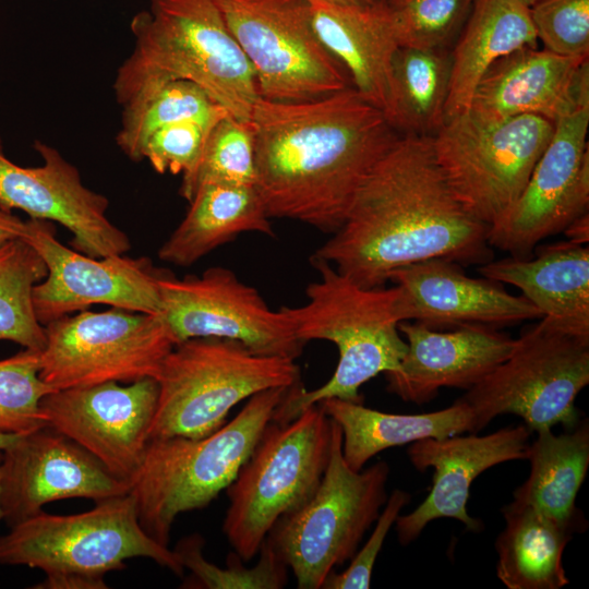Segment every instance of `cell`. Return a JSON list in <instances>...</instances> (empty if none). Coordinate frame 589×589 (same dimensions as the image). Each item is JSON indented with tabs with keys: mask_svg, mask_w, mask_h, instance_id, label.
Returning <instances> with one entry per match:
<instances>
[{
	"mask_svg": "<svg viewBox=\"0 0 589 589\" xmlns=\"http://www.w3.org/2000/svg\"><path fill=\"white\" fill-rule=\"evenodd\" d=\"M488 231L453 192L432 137L408 133L373 167L344 223L312 259L362 287H383L393 271L432 259L490 262Z\"/></svg>",
	"mask_w": 589,
	"mask_h": 589,
	"instance_id": "cell-1",
	"label": "cell"
},
{
	"mask_svg": "<svg viewBox=\"0 0 589 589\" xmlns=\"http://www.w3.org/2000/svg\"><path fill=\"white\" fill-rule=\"evenodd\" d=\"M250 123L256 188L269 217L329 233L398 139L386 116L351 87L304 101L259 98Z\"/></svg>",
	"mask_w": 589,
	"mask_h": 589,
	"instance_id": "cell-2",
	"label": "cell"
},
{
	"mask_svg": "<svg viewBox=\"0 0 589 589\" xmlns=\"http://www.w3.org/2000/svg\"><path fill=\"white\" fill-rule=\"evenodd\" d=\"M312 264L320 279L306 287L305 304L283 310L304 344L332 341L338 349V363L322 386L313 390L302 383L290 387L273 416L278 423L293 420L327 398L362 402L360 387L397 370L407 352L398 325L410 321V309L400 286L365 288L325 261L312 259Z\"/></svg>",
	"mask_w": 589,
	"mask_h": 589,
	"instance_id": "cell-3",
	"label": "cell"
},
{
	"mask_svg": "<svg viewBox=\"0 0 589 589\" xmlns=\"http://www.w3.org/2000/svg\"><path fill=\"white\" fill-rule=\"evenodd\" d=\"M130 28L133 49L113 82L120 105L146 87L184 80L250 122L260 98L255 72L216 0H151Z\"/></svg>",
	"mask_w": 589,
	"mask_h": 589,
	"instance_id": "cell-4",
	"label": "cell"
},
{
	"mask_svg": "<svg viewBox=\"0 0 589 589\" xmlns=\"http://www.w3.org/2000/svg\"><path fill=\"white\" fill-rule=\"evenodd\" d=\"M289 388L253 395L232 420L209 435L148 441L129 493L141 526L154 540L168 546L180 514L206 507L231 484Z\"/></svg>",
	"mask_w": 589,
	"mask_h": 589,
	"instance_id": "cell-5",
	"label": "cell"
},
{
	"mask_svg": "<svg viewBox=\"0 0 589 589\" xmlns=\"http://www.w3.org/2000/svg\"><path fill=\"white\" fill-rule=\"evenodd\" d=\"M151 438H199L226 423L230 410L273 387L301 383L296 360L260 356L242 344L196 337L173 346L163 361Z\"/></svg>",
	"mask_w": 589,
	"mask_h": 589,
	"instance_id": "cell-6",
	"label": "cell"
},
{
	"mask_svg": "<svg viewBox=\"0 0 589 589\" xmlns=\"http://www.w3.org/2000/svg\"><path fill=\"white\" fill-rule=\"evenodd\" d=\"M332 419L318 404L287 423L271 421L226 489L229 506L223 532L247 563L275 522L304 505L328 464Z\"/></svg>",
	"mask_w": 589,
	"mask_h": 589,
	"instance_id": "cell-7",
	"label": "cell"
},
{
	"mask_svg": "<svg viewBox=\"0 0 589 589\" xmlns=\"http://www.w3.org/2000/svg\"><path fill=\"white\" fill-rule=\"evenodd\" d=\"M389 473L383 460L352 470L342 456L341 430L332 420L330 455L316 491L281 516L265 538L299 589H321L337 566L353 557L387 500Z\"/></svg>",
	"mask_w": 589,
	"mask_h": 589,
	"instance_id": "cell-8",
	"label": "cell"
},
{
	"mask_svg": "<svg viewBox=\"0 0 589 589\" xmlns=\"http://www.w3.org/2000/svg\"><path fill=\"white\" fill-rule=\"evenodd\" d=\"M589 384V338L556 329L544 320L527 326L510 354L460 397L472 410L474 433L495 417L516 414L532 433L579 421L575 406Z\"/></svg>",
	"mask_w": 589,
	"mask_h": 589,
	"instance_id": "cell-9",
	"label": "cell"
},
{
	"mask_svg": "<svg viewBox=\"0 0 589 589\" xmlns=\"http://www.w3.org/2000/svg\"><path fill=\"white\" fill-rule=\"evenodd\" d=\"M135 557L149 558L176 576L184 574L175 551L143 529L130 493L97 502L93 509L79 514L41 510L0 537V564L39 568L45 574L105 576Z\"/></svg>",
	"mask_w": 589,
	"mask_h": 589,
	"instance_id": "cell-10",
	"label": "cell"
},
{
	"mask_svg": "<svg viewBox=\"0 0 589 589\" xmlns=\"http://www.w3.org/2000/svg\"><path fill=\"white\" fill-rule=\"evenodd\" d=\"M553 130L536 115L481 121L466 112L445 120L432 144L457 199L491 226L521 194Z\"/></svg>",
	"mask_w": 589,
	"mask_h": 589,
	"instance_id": "cell-11",
	"label": "cell"
},
{
	"mask_svg": "<svg viewBox=\"0 0 589 589\" xmlns=\"http://www.w3.org/2000/svg\"><path fill=\"white\" fill-rule=\"evenodd\" d=\"M255 72L260 98L294 103L342 91L348 73L318 38L305 0H216Z\"/></svg>",
	"mask_w": 589,
	"mask_h": 589,
	"instance_id": "cell-12",
	"label": "cell"
},
{
	"mask_svg": "<svg viewBox=\"0 0 589 589\" xmlns=\"http://www.w3.org/2000/svg\"><path fill=\"white\" fill-rule=\"evenodd\" d=\"M40 377L55 390L105 382L157 380L176 345L160 314L111 308L46 324Z\"/></svg>",
	"mask_w": 589,
	"mask_h": 589,
	"instance_id": "cell-13",
	"label": "cell"
},
{
	"mask_svg": "<svg viewBox=\"0 0 589 589\" xmlns=\"http://www.w3.org/2000/svg\"><path fill=\"white\" fill-rule=\"evenodd\" d=\"M160 316L175 344L196 337L235 340L260 356L296 360L303 351L284 312L272 310L253 287L225 267H211L200 276L158 279Z\"/></svg>",
	"mask_w": 589,
	"mask_h": 589,
	"instance_id": "cell-14",
	"label": "cell"
},
{
	"mask_svg": "<svg viewBox=\"0 0 589 589\" xmlns=\"http://www.w3.org/2000/svg\"><path fill=\"white\" fill-rule=\"evenodd\" d=\"M589 100L554 122L552 136L517 201L489 226L493 249L529 257L544 239L588 212Z\"/></svg>",
	"mask_w": 589,
	"mask_h": 589,
	"instance_id": "cell-15",
	"label": "cell"
},
{
	"mask_svg": "<svg viewBox=\"0 0 589 589\" xmlns=\"http://www.w3.org/2000/svg\"><path fill=\"white\" fill-rule=\"evenodd\" d=\"M43 259L46 277L33 288L34 311L45 326L89 305L159 314L163 272L147 257L124 254L92 257L64 247L48 220L31 218L22 237Z\"/></svg>",
	"mask_w": 589,
	"mask_h": 589,
	"instance_id": "cell-16",
	"label": "cell"
},
{
	"mask_svg": "<svg viewBox=\"0 0 589 589\" xmlns=\"http://www.w3.org/2000/svg\"><path fill=\"white\" fill-rule=\"evenodd\" d=\"M159 386L154 377L58 389L40 409L47 425L96 457L118 478L137 472L149 441Z\"/></svg>",
	"mask_w": 589,
	"mask_h": 589,
	"instance_id": "cell-17",
	"label": "cell"
},
{
	"mask_svg": "<svg viewBox=\"0 0 589 589\" xmlns=\"http://www.w3.org/2000/svg\"><path fill=\"white\" fill-rule=\"evenodd\" d=\"M0 490L3 519L11 527L38 514L49 502L88 498L97 503L129 493L130 484L46 425L20 435L2 450Z\"/></svg>",
	"mask_w": 589,
	"mask_h": 589,
	"instance_id": "cell-18",
	"label": "cell"
},
{
	"mask_svg": "<svg viewBox=\"0 0 589 589\" xmlns=\"http://www.w3.org/2000/svg\"><path fill=\"white\" fill-rule=\"evenodd\" d=\"M34 148L43 165L22 167L5 156L0 137V209L62 225L75 250L92 257L127 253L130 239L107 217L108 199L84 185L77 168L57 148L40 141Z\"/></svg>",
	"mask_w": 589,
	"mask_h": 589,
	"instance_id": "cell-19",
	"label": "cell"
},
{
	"mask_svg": "<svg viewBox=\"0 0 589 589\" xmlns=\"http://www.w3.org/2000/svg\"><path fill=\"white\" fill-rule=\"evenodd\" d=\"M531 432L525 424L505 426L486 435L456 434L416 441L407 449L420 472L433 468L432 486L424 501L395 521L400 544L413 542L428 524L440 518L459 520L473 532L481 520L467 512L472 482L488 469L512 460L527 459Z\"/></svg>",
	"mask_w": 589,
	"mask_h": 589,
	"instance_id": "cell-20",
	"label": "cell"
},
{
	"mask_svg": "<svg viewBox=\"0 0 589 589\" xmlns=\"http://www.w3.org/2000/svg\"><path fill=\"white\" fill-rule=\"evenodd\" d=\"M398 329L405 336L407 352L397 370L385 373L387 390L417 405L431 401L444 387L471 388L515 346V338L485 325L443 332L404 321Z\"/></svg>",
	"mask_w": 589,
	"mask_h": 589,
	"instance_id": "cell-21",
	"label": "cell"
},
{
	"mask_svg": "<svg viewBox=\"0 0 589 589\" xmlns=\"http://www.w3.org/2000/svg\"><path fill=\"white\" fill-rule=\"evenodd\" d=\"M586 100L588 58L527 47L491 65L477 85L467 113L481 121L536 115L554 123Z\"/></svg>",
	"mask_w": 589,
	"mask_h": 589,
	"instance_id": "cell-22",
	"label": "cell"
},
{
	"mask_svg": "<svg viewBox=\"0 0 589 589\" xmlns=\"http://www.w3.org/2000/svg\"><path fill=\"white\" fill-rule=\"evenodd\" d=\"M462 268L454 261L432 259L393 271L388 281L404 289L410 321L433 329L464 325L496 328L541 318L522 294L509 293L497 281L470 277Z\"/></svg>",
	"mask_w": 589,
	"mask_h": 589,
	"instance_id": "cell-23",
	"label": "cell"
},
{
	"mask_svg": "<svg viewBox=\"0 0 589 589\" xmlns=\"http://www.w3.org/2000/svg\"><path fill=\"white\" fill-rule=\"evenodd\" d=\"M311 5L323 45L345 68L354 89L393 125V62L400 46L387 0L369 5Z\"/></svg>",
	"mask_w": 589,
	"mask_h": 589,
	"instance_id": "cell-24",
	"label": "cell"
},
{
	"mask_svg": "<svg viewBox=\"0 0 589 589\" xmlns=\"http://www.w3.org/2000/svg\"><path fill=\"white\" fill-rule=\"evenodd\" d=\"M479 274L517 287L556 329L589 338V248L570 241L538 245L529 257L507 256Z\"/></svg>",
	"mask_w": 589,
	"mask_h": 589,
	"instance_id": "cell-25",
	"label": "cell"
},
{
	"mask_svg": "<svg viewBox=\"0 0 589 589\" xmlns=\"http://www.w3.org/2000/svg\"><path fill=\"white\" fill-rule=\"evenodd\" d=\"M538 38L525 0H473L450 56L445 117L466 113L477 85L497 60Z\"/></svg>",
	"mask_w": 589,
	"mask_h": 589,
	"instance_id": "cell-26",
	"label": "cell"
},
{
	"mask_svg": "<svg viewBox=\"0 0 589 589\" xmlns=\"http://www.w3.org/2000/svg\"><path fill=\"white\" fill-rule=\"evenodd\" d=\"M189 203L184 218L158 251L164 262L189 266L242 232L274 235L256 185L205 183Z\"/></svg>",
	"mask_w": 589,
	"mask_h": 589,
	"instance_id": "cell-27",
	"label": "cell"
},
{
	"mask_svg": "<svg viewBox=\"0 0 589 589\" xmlns=\"http://www.w3.org/2000/svg\"><path fill=\"white\" fill-rule=\"evenodd\" d=\"M536 433L526 459L529 476L514 491V501L531 506L573 534L582 533L588 521L576 506V497L589 467L588 420L561 434L552 429Z\"/></svg>",
	"mask_w": 589,
	"mask_h": 589,
	"instance_id": "cell-28",
	"label": "cell"
},
{
	"mask_svg": "<svg viewBox=\"0 0 589 589\" xmlns=\"http://www.w3.org/2000/svg\"><path fill=\"white\" fill-rule=\"evenodd\" d=\"M318 405L339 425L342 456L354 471L362 470L372 457L390 447L474 433L473 412L459 398L447 408L420 414L387 413L338 398H327Z\"/></svg>",
	"mask_w": 589,
	"mask_h": 589,
	"instance_id": "cell-29",
	"label": "cell"
},
{
	"mask_svg": "<svg viewBox=\"0 0 589 589\" xmlns=\"http://www.w3.org/2000/svg\"><path fill=\"white\" fill-rule=\"evenodd\" d=\"M496 538V576L507 589H561L569 584L563 553L573 533L531 506L512 501Z\"/></svg>",
	"mask_w": 589,
	"mask_h": 589,
	"instance_id": "cell-30",
	"label": "cell"
},
{
	"mask_svg": "<svg viewBox=\"0 0 589 589\" xmlns=\"http://www.w3.org/2000/svg\"><path fill=\"white\" fill-rule=\"evenodd\" d=\"M121 106V127L116 142L133 161L142 160L146 140L165 125L191 120L212 128L230 115L200 86L184 80L141 89Z\"/></svg>",
	"mask_w": 589,
	"mask_h": 589,
	"instance_id": "cell-31",
	"label": "cell"
},
{
	"mask_svg": "<svg viewBox=\"0 0 589 589\" xmlns=\"http://www.w3.org/2000/svg\"><path fill=\"white\" fill-rule=\"evenodd\" d=\"M393 77V127L414 134L437 131L446 119L450 56L442 48L399 47Z\"/></svg>",
	"mask_w": 589,
	"mask_h": 589,
	"instance_id": "cell-32",
	"label": "cell"
},
{
	"mask_svg": "<svg viewBox=\"0 0 589 589\" xmlns=\"http://www.w3.org/2000/svg\"><path fill=\"white\" fill-rule=\"evenodd\" d=\"M46 275L43 259L24 239L0 247V340L34 350L45 348V327L36 317L32 293Z\"/></svg>",
	"mask_w": 589,
	"mask_h": 589,
	"instance_id": "cell-33",
	"label": "cell"
},
{
	"mask_svg": "<svg viewBox=\"0 0 589 589\" xmlns=\"http://www.w3.org/2000/svg\"><path fill=\"white\" fill-rule=\"evenodd\" d=\"M205 183L256 185L255 144L250 122L226 115L209 129L196 167L182 177L180 194L189 202Z\"/></svg>",
	"mask_w": 589,
	"mask_h": 589,
	"instance_id": "cell-34",
	"label": "cell"
},
{
	"mask_svg": "<svg viewBox=\"0 0 589 589\" xmlns=\"http://www.w3.org/2000/svg\"><path fill=\"white\" fill-rule=\"evenodd\" d=\"M204 538L195 532L180 539L173 551L183 568L191 572L188 588L203 589H280L287 585L288 567L265 542L260 558L253 567L232 551L227 555L226 567L208 562L203 555Z\"/></svg>",
	"mask_w": 589,
	"mask_h": 589,
	"instance_id": "cell-35",
	"label": "cell"
},
{
	"mask_svg": "<svg viewBox=\"0 0 589 589\" xmlns=\"http://www.w3.org/2000/svg\"><path fill=\"white\" fill-rule=\"evenodd\" d=\"M40 350L0 360V433L22 435L47 425L41 399L55 389L40 375Z\"/></svg>",
	"mask_w": 589,
	"mask_h": 589,
	"instance_id": "cell-36",
	"label": "cell"
},
{
	"mask_svg": "<svg viewBox=\"0 0 589 589\" xmlns=\"http://www.w3.org/2000/svg\"><path fill=\"white\" fill-rule=\"evenodd\" d=\"M400 47L443 48L473 0H387Z\"/></svg>",
	"mask_w": 589,
	"mask_h": 589,
	"instance_id": "cell-37",
	"label": "cell"
},
{
	"mask_svg": "<svg viewBox=\"0 0 589 589\" xmlns=\"http://www.w3.org/2000/svg\"><path fill=\"white\" fill-rule=\"evenodd\" d=\"M530 17L544 49L564 57L589 56V0H536Z\"/></svg>",
	"mask_w": 589,
	"mask_h": 589,
	"instance_id": "cell-38",
	"label": "cell"
},
{
	"mask_svg": "<svg viewBox=\"0 0 589 589\" xmlns=\"http://www.w3.org/2000/svg\"><path fill=\"white\" fill-rule=\"evenodd\" d=\"M211 128L185 120L165 125L153 132L142 149L158 173L190 175L196 167Z\"/></svg>",
	"mask_w": 589,
	"mask_h": 589,
	"instance_id": "cell-39",
	"label": "cell"
},
{
	"mask_svg": "<svg viewBox=\"0 0 589 589\" xmlns=\"http://www.w3.org/2000/svg\"><path fill=\"white\" fill-rule=\"evenodd\" d=\"M411 495L400 489H395L375 520V527L365 544L350 560L349 566L341 573L333 570L325 579L321 589H368L376 557L384 544L388 531L409 504Z\"/></svg>",
	"mask_w": 589,
	"mask_h": 589,
	"instance_id": "cell-40",
	"label": "cell"
},
{
	"mask_svg": "<svg viewBox=\"0 0 589 589\" xmlns=\"http://www.w3.org/2000/svg\"><path fill=\"white\" fill-rule=\"evenodd\" d=\"M34 588L38 589H106L105 576L77 572L46 574L45 579Z\"/></svg>",
	"mask_w": 589,
	"mask_h": 589,
	"instance_id": "cell-41",
	"label": "cell"
},
{
	"mask_svg": "<svg viewBox=\"0 0 589 589\" xmlns=\"http://www.w3.org/2000/svg\"><path fill=\"white\" fill-rule=\"evenodd\" d=\"M25 227L26 221L11 212L0 209V247L12 239L22 238Z\"/></svg>",
	"mask_w": 589,
	"mask_h": 589,
	"instance_id": "cell-42",
	"label": "cell"
},
{
	"mask_svg": "<svg viewBox=\"0 0 589 589\" xmlns=\"http://www.w3.org/2000/svg\"><path fill=\"white\" fill-rule=\"evenodd\" d=\"M568 241L582 244L589 241V215L588 212L574 219L563 230Z\"/></svg>",
	"mask_w": 589,
	"mask_h": 589,
	"instance_id": "cell-43",
	"label": "cell"
},
{
	"mask_svg": "<svg viewBox=\"0 0 589 589\" xmlns=\"http://www.w3.org/2000/svg\"><path fill=\"white\" fill-rule=\"evenodd\" d=\"M316 5H369L378 0H305Z\"/></svg>",
	"mask_w": 589,
	"mask_h": 589,
	"instance_id": "cell-44",
	"label": "cell"
},
{
	"mask_svg": "<svg viewBox=\"0 0 589 589\" xmlns=\"http://www.w3.org/2000/svg\"><path fill=\"white\" fill-rule=\"evenodd\" d=\"M20 435L16 434H3L0 433V450H3L8 446H10L12 443H14Z\"/></svg>",
	"mask_w": 589,
	"mask_h": 589,
	"instance_id": "cell-45",
	"label": "cell"
},
{
	"mask_svg": "<svg viewBox=\"0 0 589 589\" xmlns=\"http://www.w3.org/2000/svg\"><path fill=\"white\" fill-rule=\"evenodd\" d=\"M1 458H2V450H0V465H1ZM3 519V510L1 506V490H0V520Z\"/></svg>",
	"mask_w": 589,
	"mask_h": 589,
	"instance_id": "cell-46",
	"label": "cell"
},
{
	"mask_svg": "<svg viewBox=\"0 0 589 589\" xmlns=\"http://www.w3.org/2000/svg\"><path fill=\"white\" fill-rule=\"evenodd\" d=\"M525 1H527L531 5L536 0H525Z\"/></svg>",
	"mask_w": 589,
	"mask_h": 589,
	"instance_id": "cell-47",
	"label": "cell"
}]
</instances>
